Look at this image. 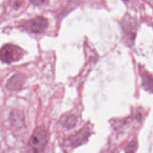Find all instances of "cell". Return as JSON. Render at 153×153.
<instances>
[{"label": "cell", "instance_id": "obj_1", "mask_svg": "<svg viewBox=\"0 0 153 153\" xmlns=\"http://www.w3.org/2000/svg\"><path fill=\"white\" fill-rule=\"evenodd\" d=\"M47 142V134L45 128L39 126L33 131L29 141V145L34 152H42Z\"/></svg>", "mask_w": 153, "mask_h": 153}, {"label": "cell", "instance_id": "obj_2", "mask_svg": "<svg viewBox=\"0 0 153 153\" xmlns=\"http://www.w3.org/2000/svg\"><path fill=\"white\" fill-rule=\"evenodd\" d=\"M1 60L6 63L17 61L22 56V51L17 46L8 44L4 45L1 49Z\"/></svg>", "mask_w": 153, "mask_h": 153}, {"label": "cell", "instance_id": "obj_3", "mask_svg": "<svg viewBox=\"0 0 153 153\" xmlns=\"http://www.w3.org/2000/svg\"><path fill=\"white\" fill-rule=\"evenodd\" d=\"M23 26L27 30L34 33H41L45 31L48 26L47 20L41 16L26 22Z\"/></svg>", "mask_w": 153, "mask_h": 153}, {"label": "cell", "instance_id": "obj_4", "mask_svg": "<svg viewBox=\"0 0 153 153\" xmlns=\"http://www.w3.org/2000/svg\"><path fill=\"white\" fill-rule=\"evenodd\" d=\"M90 136V132L88 129L83 128L74 135H71L67 139L68 146L75 148L78 146L87 141Z\"/></svg>", "mask_w": 153, "mask_h": 153}, {"label": "cell", "instance_id": "obj_5", "mask_svg": "<svg viewBox=\"0 0 153 153\" xmlns=\"http://www.w3.org/2000/svg\"><path fill=\"white\" fill-rule=\"evenodd\" d=\"M26 81V76L17 73L8 79L6 84L7 88L10 91H18L22 88Z\"/></svg>", "mask_w": 153, "mask_h": 153}, {"label": "cell", "instance_id": "obj_6", "mask_svg": "<svg viewBox=\"0 0 153 153\" xmlns=\"http://www.w3.org/2000/svg\"><path fill=\"white\" fill-rule=\"evenodd\" d=\"M10 121L13 127L20 128L24 126V116L22 112L18 110H13L10 115Z\"/></svg>", "mask_w": 153, "mask_h": 153}, {"label": "cell", "instance_id": "obj_7", "mask_svg": "<svg viewBox=\"0 0 153 153\" xmlns=\"http://www.w3.org/2000/svg\"><path fill=\"white\" fill-rule=\"evenodd\" d=\"M76 117L74 115H65L61 118L62 124L68 129L74 127L76 125Z\"/></svg>", "mask_w": 153, "mask_h": 153}, {"label": "cell", "instance_id": "obj_8", "mask_svg": "<svg viewBox=\"0 0 153 153\" xmlns=\"http://www.w3.org/2000/svg\"><path fill=\"white\" fill-rule=\"evenodd\" d=\"M142 85L143 88L153 93V78L151 76L144 74L142 76Z\"/></svg>", "mask_w": 153, "mask_h": 153}, {"label": "cell", "instance_id": "obj_9", "mask_svg": "<svg viewBox=\"0 0 153 153\" xmlns=\"http://www.w3.org/2000/svg\"><path fill=\"white\" fill-rule=\"evenodd\" d=\"M80 4V0H69L67 4L66 8H65L63 13H68L78 6Z\"/></svg>", "mask_w": 153, "mask_h": 153}, {"label": "cell", "instance_id": "obj_10", "mask_svg": "<svg viewBox=\"0 0 153 153\" xmlns=\"http://www.w3.org/2000/svg\"><path fill=\"white\" fill-rule=\"evenodd\" d=\"M136 148V143L134 141L130 142L126 147V151L127 152H133Z\"/></svg>", "mask_w": 153, "mask_h": 153}, {"label": "cell", "instance_id": "obj_11", "mask_svg": "<svg viewBox=\"0 0 153 153\" xmlns=\"http://www.w3.org/2000/svg\"><path fill=\"white\" fill-rule=\"evenodd\" d=\"M46 0H30V3L35 6H41L45 4Z\"/></svg>", "mask_w": 153, "mask_h": 153}, {"label": "cell", "instance_id": "obj_12", "mask_svg": "<svg viewBox=\"0 0 153 153\" xmlns=\"http://www.w3.org/2000/svg\"><path fill=\"white\" fill-rule=\"evenodd\" d=\"M124 1H126V0H124Z\"/></svg>", "mask_w": 153, "mask_h": 153}]
</instances>
